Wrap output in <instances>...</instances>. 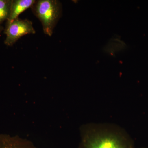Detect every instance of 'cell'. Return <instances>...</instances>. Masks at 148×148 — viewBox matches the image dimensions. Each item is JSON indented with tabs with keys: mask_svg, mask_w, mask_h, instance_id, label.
Segmentation results:
<instances>
[{
	"mask_svg": "<svg viewBox=\"0 0 148 148\" xmlns=\"http://www.w3.org/2000/svg\"><path fill=\"white\" fill-rule=\"evenodd\" d=\"M80 135L78 148H135L129 134L115 124L84 125L81 127Z\"/></svg>",
	"mask_w": 148,
	"mask_h": 148,
	"instance_id": "cell-1",
	"label": "cell"
},
{
	"mask_svg": "<svg viewBox=\"0 0 148 148\" xmlns=\"http://www.w3.org/2000/svg\"><path fill=\"white\" fill-rule=\"evenodd\" d=\"M32 12L42 24L45 35L51 36L61 17L62 5L57 0L36 1L32 7Z\"/></svg>",
	"mask_w": 148,
	"mask_h": 148,
	"instance_id": "cell-2",
	"label": "cell"
},
{
	"mask_svg": "<svg viewBox=\"0 0 148 148\" xmlns=\"http://www.w3.org/2000/svg\"><path fill=\"white\" fill-rule=\"evenodd\" d=\"M5 33L6 34L5 44L11 46L21 37L27 34H34L36 31L32 21L27 19L18 18L7 22Z\"/></svg>",
	"mask_w": 148,
	"mask_h": 148,
	"instance_id": "cell-3",
	"label": "cell"
},
{
	"mask_svg": "<svg viewBox=\"0 0 148 148\" xmlns=\"http://www.w3.org/2000/svg\"><path fill=\"white\" fill-rule=\"evenodd\" d=\"M0 148H38L32 142L17 137L0 135Z\"/></svg>",
	"mask_w": 148,
	"mask_h": 148,
	"instance_id": "cell-4",
	"label": "cell"
},
{
	"mask_svg": "<svg viewBox=\"0 0 148 148\" xmlns=\"http://www.w3.org/2000/svg\"><path fill=\"white\" fill-rule=\"evenodd\" d=\"M36 1L35 0H12L10 14L7 21H12L18 18L22 12L29 8H32Z\"/></svg>",
	"mask_w": 148,
	"mask_h": 148,
	"instance_id": "cell-5",
	"label": "cell"
},
{
	"mask_svg": "<svg viewBox=\"0 0 148 148\" xmlns=\"http://www.w3.org/2000/svg\"><path fill=\"white\" fill-rule=\"evenodd\" d=\"M12 0H0V25L7 21L10 14Z\"/></svg>",
	"mask_w": 148,
	"mask_h": 148,
	"instance_id": "cell-6",
	"label": "cell"
},
{
	"mask_svg": "<svg viewBox=\"0 0 148 148\" xmlns=\"http://www.w3.org/2000/svg\"><path fill=\"white\" fill-rule=\"evenodd\" d=\"M3 29V27L0 25V33L2 31Z\"/></svg>",
	"mask_w": 148,
	"mask_h": 148,
	"instance_id": "cell-7",
	"label": "cell"
},
{
	"mask_svg": "<svg viewBox=\"0 0 148 148\" xmlns=\"http://www.w3.org/2000/svg\"></svg>",
	"mask_w": 148,
	"mask_h": 148,
	"instance_id": "cell-8",
	"label": "cell"
}]
</instances>
